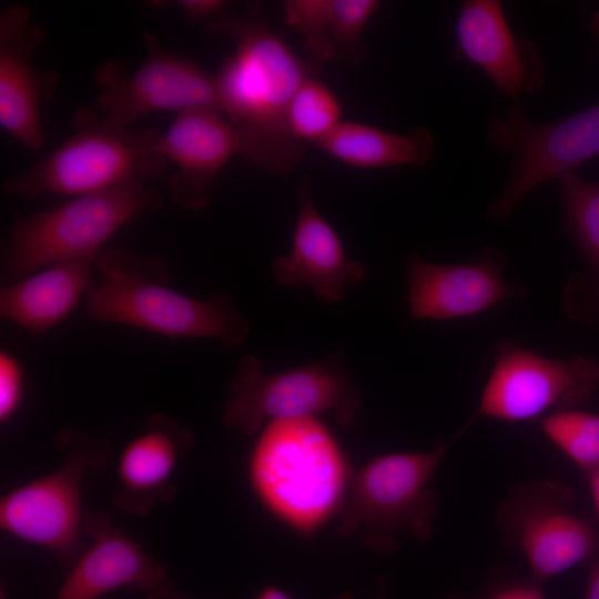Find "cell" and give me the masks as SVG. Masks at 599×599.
<instances>
[{"label":"cell","instance_id":"cell-8","mask_svg":"<svg viewBox=\"0 0 599 599\" xmlns=\"http://www.w3.org/2000/svg\"><path fill=\"white\" fill-rule=\"evenodd\" d=\"M230 389L233 395L224 405L222 420L247 436L272 422L315 418L329 410L348 427L362 408L361 392L341 353L275 374L263 373L258 359L245 355Z\"/></svg>","mask_w":599,"mask_h":599},{"label":"cell","instance_id":"cell-20","mask_svg":"<svg viewBox=\"0 0 599 599\" xmlns=\"http://www.w3.org/2000/svg\"><path fill=\"white\" fill-rule=\"evenodd\" d=\"M99 257H84L44 267L0 291V316L40 335L75 308L92 288V265Z\"/></svg>","mask_w":599,"mask_h":599},{"label":"cell","instance_id":"cell-12","mask_svg":"<svg viewBox=\"0 0 599 599\" xmlns=\"http://www.w3.org/2000/svg\"><path fill=\"white\" fill-rule=\"evenodd\" d=\"M146 57L126 74L124 65L108 60L94 72L95 110L108 122L130 128L148 113L211 109L220 112L214 75L191 59L165 49L158 38L144 33Z\"/></svg>","mask_w":599,"mask_h":599},{"label":"cell","instance_id":"cell-5","mask_svg":"<svg viewBox=\"0 0 599 599\" xmlns=\"http://www.w3.org/2000/svg\"><path fill=\"white\" fill-rule=\"evenodd\" d=\"M250 475L261 497L291 521L314 526L341 506L351 471L329 430L315 418L268 423Z\"/></svg>","mask_w":599,"mask_h":599},{"label":"cell","instance_id":"cell-23","mask_svg":"<svg viewBox=\"0 0 599 599\" xmlns=\"http://www.w3.org/2000/svg\"><path fill=\"white\" fill-rule=\"evenodd\" d=\"M566 226L585 256L595 297L599 298V181H588L576 172L559 175Z\"/></svg>","mask_w":599,"mask_h":599},{"label":"cell","instance_id":"cell-17","mask_svg":"<svg viewBox=\"0 0 599 599\" xmlns=\"http://www.w3.org/2000/svg\"><path fill=\"white\" fill-rule=\"evenodd\" d=\"M155 149L177 165L170 181L174 202L199 211L211 202L216 176L238 152V135L221 112L189 109L176 113Z\"/></svg>","mask_w":599,"mask_h":599},{"label":"cell","instance_id":"cell-29","mask_svg":"<svg viewBox=\"0 0 599 599\" xmlns=\"http://www.w3.org/2000/svg\"><path fill=\"white\" fill-rule=\"evenodd\" d=\"M587 582L583 599H599V548L586 561Z\"/></svg>","mask_w":599,"mask_h":599},{"label":"cell","instance_id":"cell-14","mask_svg":"<svg viewBox=\"0 0 599 599\" xmlns=\"http://www.w3.org/2000/svg\"><path fill=\"white\" fill-rule=\"evenodd\" d=\"M454 55L477 65L512 103L538 92L545 70L534 42L515 34L498 0H466L456 21Z\"/></svg>","mask_w":599,"mask_h":599},{"label":"cell","instance_id":"cell-15","mask_svg":"<svg viewBox=\"0 0 599 599\" xmlns=\"http://www.w3.org/2000/svg\"><path fill=\"white\" fill-rule=\"evenodd\" d=\"M505 256L484 247L469 263L436 264L418 254L407 260L408 306L417 319H453L483 313L514 297L502 277Z\"/></svg>","mask_w":599,"mask_h":599},{"label":"cell","instance_id":"cell-2","mask_svg":"<svg viewBox=\"0 0 599 599\" xmlns=\"http://www.w3.org/2000/svg\"><path fill=\"white\" fill-rule=\"evenodd\" d=\"M104 278L87 294L88 313L100 322L133 326L170 338L210 337L226 347L241 345L250 325L226 292L206 300L166 285L167 265L114 248L97 261Z\"/></svg>","mask_w":599,"mask_h":599},{"label":"cell","instance_id":"cell-3","mask_svg":"<svg viewBox=\"0 0 599 599\" xmlns=\"http://www.w3.org/2000/svg\"><path fill=\"white\" fill-rule=\"evenodd\" d=\"M72 124L73 132L62 144L2 182L6 193L74 197L130 183L149 184L166 173L169 160L155 149L158 131L112 124L90 106L81 108Z\"/></svg>","mask_w":599,"mask_h":599},{"label":"cell","instance_id":"cell-18","mask_svg":"<svg viewBox=\"0 0 599 599\" xmlns=\"http://www.w3.org/2000/svg\"><path fill=\"white\" fill-rule=\"evenodd\" d=\"M365 273L361 262L347 257L337 232L317 209L305 176L298 189L291 252L272 263L275 281L286 286H307L317 297L334 304L344 297L347 287L361 283Z\"/></svg>","mask_w":599,"mask_h":599},{"label":"cell","instance_id":"cell-7","mask_svg":"<svg viewBox=\"0 0 599 599\" xmlns=\"http://www.w3.org/2000/svg\"><path fill=\"white\" fill-rule=\"evenodd\" d=\"M64 459L53 471L13 488L0 500L7 534L51 551L67 571L85 550L82 484L108 465L111 445L101 433L65 427L57 437ZM84 535V534H83Z\"/></svg>","mask_w":599,"mask_h":599},{"label":"cell","instance_id":"cell-13","mask_svg":"<svg viewBox=\"0 0 599 599\" xmlns=\"http://www.w3.org/2000/svg\"><path fill=\"white\" fill-rule=\"evenodd\" d=\"M44 30L21 3L0 14V124L29 150L44 144L41 106L55 92L58 74L40 69L33 53Z\"/></svg>","mask_w":599,"mask_h":599},{"label":"cell","instance_id":"cell-1","mask_svg":"<svg viewBox=\"0 0 599 599\" xmlns=\"http://www.w3.org/2000/svg\"><path fill=\"white\" fill-rule=\"evenodd\" d=\"M207 30L233 43L214 74L220 112L238 135V154L273 175L291 173L304 160L305 145L290 132L287 113L300 85L319 73L276 34L254 7L241 14L222 12Z\"/></svg>","mask_w":599,"mask_h":599},{"label":"cell","instance_id":"cell-24","mask_svg":"<svg viewBox=\"0 0 599 599\" xmlns=\"http://www.w3.org/2000/svg\"><path fill=\"white\" fill-rule=\"evenodd\" d=\"M342 111L337 95L318 74L311 75L300 85L290 103V132L302 144L317 146L343 122Z\"/></svg>","mask_w":599,"mask_h":599},{"label":"cell","instance_id":"cell-30","mask_svg":"<svg viewBox=\"0 0 599 599\" xmlns=\"http://www.w3.org/2000/svg\"><path fill=\"white\" fill-rule=\"evenodd\" d=\"M146 599H189L171 581L145 595Z\"/></svg>","mask_w":599,"mask_h":599},{"label":"cell","instance_id":"cell-31","mask_svg":"<svg viewBox=\"0 0 599 599\" xmlns=\"http://www.w3.org/2000/svg\"><path fill=\"white\" fill-rule=\"evenodd\" d=\"M592 506L599 516V468L585 474Z\"/></svg>","mask_w":599,"mask_h":599},{"label":"cell","instance_id":"cell-6","mask_svg":"<svg viewBox=\"0 0 599 599\" xmlns=\"http://www.w3.org/2000/svg\"><path fill=\"white\" fill-rule=\"evenodd\" d=\"M163 205L148 183L74 196L21 220L2 242V270L20 281L53 264L100 257L103 244L136 215Z\"/></svg>","mask_w":599,"mask_h":599},{"label":"cell","instance_id":"cell-22","mask_svg":"<svg viewBox=\"0 0 599 599\" xmlns=\"http://www.w3.org/2000/svg\"><path fill=\"white\" fill-rule=\"evenodd\" d=\"M317 146L356 169L424 167L433 158L435 140L423 126L398 134L361 122L343 121Z\"/></svg>","mask_w":599,"mask_h":599},{"label":"cell","instance_id":"cell-10","mask_svg":"<svg viewBox=\"0 0 599 599\" xmlns=\"http://www.w3.org/2000/svg\"><path fill=\"white\" fill-rule=\"evenodd\" d=\"M573 502L566 484L532 479L515 485L497 511L504 544L525 555L530 577L540 585L599 548V531L572 511Z\"/></svg>","mask_w":599,"mask_h":599},{"label":"cell","instance_id":"cell-16","mask_svg":"<svg viewBox=\"0 0 599 599\" xmlns=\"http://www.w3.org/2000/svg\"><path fill=\"white\" fill-rule=\"evenodd\" d=\"M83 534L91 544L68 570L54 599H99L120 588L145 595L167 581V568L110 521L106 512H85Z\"/></svg>","mask_w":599,"mask_h":599},{"label":"cell","instance_id":"cell-26","mask_svg":"<svg viewBox=\"0 0 599 599\" xmlns=\"http://www.w3.org/2000/svg\"><path fill=\"white\" fill-rule=\"evenodd\" d=\"M444 599H547L542 585L514 572H496L484 590L475 597L449 595Z\"/></svg>","mask_w":599,"mask_h":599},{"label":"cell","instance_id":"cell-33","mask_svg":"<svg viewBox=\"0 0 599 599\" xmlns=\"http://www.w3.org/2000/svg\"><path fill=\"white\" fill-rule=\"evenodd\" d=\"M590 29L595 33L596 39L599 44V7L597 8L596 12L592 16V19L590 21Z\"/></svg>","mask_w":599,"mask_h":599},{"label":"cell","instance_id":"cell-34","mask_svg":"<svg viewBox=\"0 0 599 599\" xmlns=\"http://www.w3.org/2000/svg\"><path fill=\"white\" fill-rule=\"evenodd\" d=\"M336 599H354V598L352 596H349V595H343V596H341V597H338ZM372 599H384V598L382 596H376V597H374Z\"/></svg>","mask_w":599,"mask_h":599},{"label":"cell","instance_id":"cell-32","mask_svg":"<svg viewBox=\"0 0 599 599\" xmlns=\"http://www.w3.org/2000/svg\"><path fill=\"white\" fill-rule=\"evenodd\" d=\"M254 599H294L283 589L275 586H267L262 589Z\"/></svg>","mask_w":599,"mask_h":599},{"label":"cell","instance_id":"cell-27","mask_svg":"<svg viewBox=\"0 0 599 599\" xmlns=\"http://www.w3.org/2000/svg\"><path fill=\"white\" fill-rule=\"evenodd\" d=\"M24 396V373L20 361L0 352V422L6 424L20 408Z\"/></svg>","mask_w":599,"mask_h":599},{"label":"cell","instance_id":"cell-11","mask_svg":"<svg viewBox=\"0 0 599 599\" xmlns=\"http://www.w3.org/2000/svg\"><path fill=\"white\" fill-rule=\"evenodd\" d=\"M598 380L599 365L591 357L549 358L501 342L475 417L508 423L541 420L582 405Z\"/></svg>","mask_w":599,"mask_h":599},{"label":"cell","instance_id":"cell-19","mask_svg":"<svg viewBox=\"0 0 599 599\" xmlns=\"http://www.w3.org/2000/svg\"><path fill=\"white\" fill-rule=\"evenodd\" d=\"M194 444V437L174 418L150 415L144 430L123 448L118 461L119 490L113 504L130 515L143 517L155 502L171 501L177 464Z\"/></svg>","mask_w":599,"mask_h":599},{"label":"cell","instance_id":"cell-25","mask_svg":"<svg viewBox=\"0 0 599 599\" xmlns=\"http://www.w3.org/2000/svg\"><path fill=\"white\" fill-rule=\"evenodd\" d=\"M546 437L583 474L599 468V409L554 413L540 420Z\"/></svg>","mask_w":599,"mask_h":599},{"label":"cell","instance_id":"cell-4","mask_svg":"<svg viewBox=\"0 0 599 599\" xmlns=\"http://www.w3.org/2000/svg\"><path fill=\"white\" fill-rule=\"evenodd\" d=\"M467 426L430 451L384 454L351 471L338 508L342 534L358 536L383 554L395 551L403 534L428 540L438 508V496L428 485Z\"/></svg>","mask_w":599,"mask_h":599},{"label":"cell","instance_id":"cell-28","mask_svg":"<svg viewBox=\"0 0 599 599\" xmlns=\"http://www.w3.org/2000/svg\"><path fill=\"white\" fill-rule=\"evenodd\" d=\"M182 9L186 20L189 22H196L207 20L224 12L226 2L222 0H181L176 2Z\"/></svg>","mask_w":599,"mask_h":599},{"label":"cell","instance_id":"cell-9","mask_svg":"<svg viewBox=\"0 0 599 599\" xmlns=\"http://www.w3.org/2000/svg\"><path fill=\"white\" fill-rule=\"evenodd\" d=\"M487 143L512 158L508 182L488 213L495 221H505L541 184L599 156V103L541 123L511 103L506 115L490 121Z\"/></svg>","mask_w":599,"mask_h":599},{"label":"cell","instance_id":"cell-21","mask_svg":"<svg viewBox=\"0 0 599 599\" xmlns=\"http://www.w3.org/2000/svg\"><path fill=\"white\" fill-rule=\"evenodd\" d=\"M379 6L377 0H286L282 10L285 23L302 35L316 63L358 64L366 52L363 29Z\"/></svg>","mask_w":599,"mask_h":599}]
</instances>
